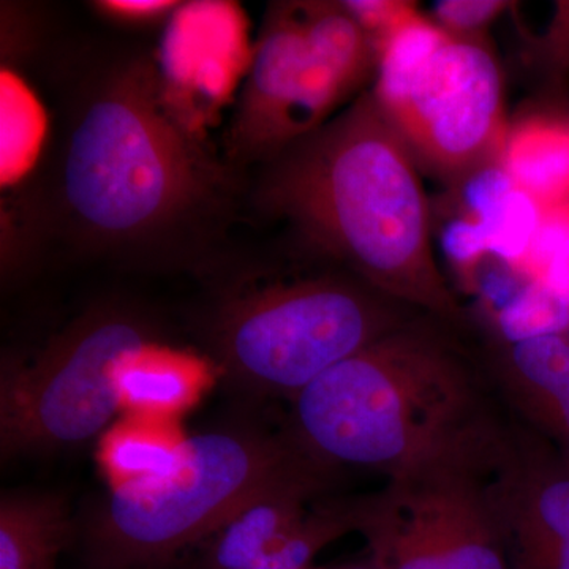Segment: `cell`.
<instances>
[{
  "mask_svg": "<svg viewBox=\"0 0 569 569\" xmlns=\"http://www.w3.org/2000/svg\"><path fill=\"white\" fill-rule=\"evenodd\" d=\"M149 56L102 59L71 93L59 171L63 219L92 252L173 263L233 197L217 160L168 99Z\"/></svg>",
  "mask_w": 569,
  "mask_h": 569,
  "instance_id": "cell-1",
  "label": "cell"
},
{
  "mask_svg": "<svg viewBox=\"0 0 569 569\" xmlns=\"http://www.w3.org/2000/svg\"><path fill=\"white\" fill-rule=\"evenodd\" d=\"M253 200L299 252L462 329L466 310L438 266L421 168L376 93L258 168Z\"/></svg>",
  "mask_w": 569,
  "mask_h": 569,
  "instance_id": "cell-2",
  "label": "cell"
},
{
  "mask_svg": "<svg viewBox=\"0 0 569 569\" xmlns=\"http://www.w3.org/2000/svg\"><path fill=\"white\" fill-rule=\"evenodd\" d=\"M429 316L399 326L321 373L291 400L290 436L336 468L402 473L490 421L477 362Z\"/></svg>",
  "mask_w": 569,
  "mask_h": 569,
  "instance_id": "cell-3",
  "label": "cell"
},
{
  "mask_svg": "<svg viewBox=\"0 0 569 569\" xmlns=\"http://www.w3.org/2000/svg\"><path fill=\"white\" fill-rule=\"evenodd\" d=\"M331 475L290 436L198 433L159 468L111 490L86 526V559L91 569L171 567L253 501L284 490L325 492Z\"/></svg>",
  "mask_w": 569,
  "mask_h": 569,
  "instance_id": "cell-4",
  "label": "cell"
},
{
  "mask_svg": "<svg viewBox=\"0 0 569 569\" xmlns=\"http://www.w3.org/2000/svg\"><path fill=\"white\" fill-rule=\"evenodd\" d=\"M421 316L346 269L317 260L313 268L220 299L208 340L234 383L293 400L332 366Z\"/></svg>",
  "mask_w": 569,
  "mask_h": 569,
  "instance_id": "cell-5",
  "label": "cell"
},
{
  "mask_svg": "<svg viewBox=\"0 0 569 569\" xmlns=\"http://www.w3.org/2000/svg\"><path fill=\"white\" fill-rule=\"evenodd\" d=\"M377 66L372 40L342 7L271 3L228 127L227 163L238 171L274 159L367 91Z\"/></svg>",
  "mask_w": 569,
  "mask_h": 569,
  "instance_id": "cell-6",
  "label": "cell"
},
{
  "mask_svg": "<svg viewBox=\"0 0 569 569\" xmlns=\"http://www.w3.org/2000/svg\"><path fill=\"white\" fill-rule=\"evenodd\" d=\"M511 441L492 421L351 501L378 569H512L498 505Z\"/></svg>",
  "mask_w": 569,
  "mask_h": 569,
  "instance_id": "cell-7",
  "label": "cell"
},
{
  "mask_svg": "<svg viewBox=\"0 0 569 569\" xmlns=\"http://www.w3.org/2000/svg\"><path fill=\"white\" fill-rule=\"evenodd\" d=\"M156 339V326L132 307L96 306L74 318L29 359L0 369L2 460L86 443L122 403V376Z\"/></svg>",
  "mask_w": 569,
  "mask_h": 569,
  "instance_id": "cell-8",
  "label": "cell"
},
{
  "mask_svg": "<svg viewBox=\"0 0 569 569\" xmlns=\"http://www.w3.org/2000/svg\"><path fill=\"white\" fill-rule=\"evenodd\" d=\"M372 91L421 171L452 190L500 162L509 129L503 74L481 40L447 32L426 52L383 59Z\"/></svg>",
  "mask_w": 569,
  "mask_h": 569,
  "instance_id": "cell-9",
  "label": "cell"
},
{
  "mask_svg": "<svg viewBox=\"0 0 569 569\" xmlns=\"http://www.w3.org/2000/svg\"><path fill=\"white\" fill-rule=\"evenodd\" d=\"M493 373L512 406L569 447V336L505 342Z\"/></svg>",
  "mask_w": 569,
  "mask_h": 569,
  "instance_id": "cell-10",
  "label": "cell"
},
{
  "mask_svg": "<svg viewBox=\"0 0 569 569\" xmlns=\"http://www.w3.org/2000/svg\"><path fill=\"white\" fill-rule=\"evenodd\" d=\"M321 490H284L253 501L200 545L192 569H250L268 559L309 522Z\"/></svg>",
  "mask_w": 569,
  "mask_h": 569,
  "instance_id": "cell-11",
  "label": "cell"
},
{
  "mask_svg": "<svg viewBox=\"0 0 569 569\" xmlns=\"http://www.w3.org/2000/svg\"><path fill=\"white\" fill-rule=\"evenodd\" d=\"M501 168L541 208L569 201V122L530 116L509 127Z\"/></svg>",
  "mask_w": 569,
  "mask_h": 569,
  "instance_id": "cell-12",
  "label": "cell"
},
{
  "mask_svg": "<svg viewBox=\"0 0 569 569\" xmlns=\"http://www.w3.org/2000/svg\"><path fill=\"white\" fill-rule=\"evenodd\" d=\"M69 508L54 493L6 492L0 500V569H58L71 537Z\"/></svg>",
  "mask_w": 569,
  "mask_h": 569,
  "instance_id": "cell-13",
  "label": "cell"
},
{
  "mask_svg": "<svg viewBox=\"0 0 569 569\" xmlns=\"http://www.w3.org/2000/svg\"><path fill=\"white\" fill-rule=\"evenodd\" d=\"M522 276L569 302V201L542 208Z\"/></svg>",
  "mask_w": 569,
  "mask_h": 569,
  "instance_id": "cell-14",
  "label": "cell"
},
{
  "mask_svg": "<svg viewBox=\"0 0 569 569\" xmlns=\"http://www.w3.org/2000/svg\"><path fill=\"white\" fill-rule=\"evenodd\" d=\"M496 320L505 342L531 337L563 335L569 329V302L535 282L498 310Z\"/></svg>",
  "mask_w": 569,
  "mask_h": 569,
  "instance_id": "cell-15",
  "label": "cell"
},
{
  "mask_svg": "<svg viewBox=\"0 0 569 569\" xmlns=\"http://www.w3.org/2000/svg\"><path fill=\"white\" fill-rule=\"evenodd\" d=\"M541 216V206L516 187L486 227L489 231L490 254L522 276L523 263L537 234Z\"/></svg>",
  "mask_w": 569,
  "mask_h": 569,
  "instance_id": "cell-16",
  "label": "cell"
},
{
  "mask_svg": "<svg viewBox=\"0 0 569 569\" xmlns=\"http://www.w3.org/2000/svg\"><path fill=\"white\" fill-rule=\"evenodd\" d=\"M516 189L515 182L500 163L482 168L460 183L456 192L462 201V216L478 220L488 227L492 217Z\"/></svg>",
  "mask_w": 569,
  "mask_h": 569,
  "instance_id": "cell-17",
  "label": "cell"
},
{
  "mask_svg": "<svg viewBox=\"0 0 569 569\" xmlns=\"http://www.w3.org/2000/svg\"><path fill=\"white\" fill-rule=\"evenodd\" d=\"M511 7L505 0H441L433 6V21L449 36L479 40V33Z\"/></svg>",
  "mask_w": 569,
  "mask_h": 569,
  "instance_id": "cell-18",
  "label": "cell"
},
{
  "mask_svg": "<svg viewBox=\"0 0 569 569\" xmlns=\"http://www.w3.org/2000/svg\"><path fill=\"white\" fill-rule=\"evenodd\" d=\"M441 249L466 282L489 257V231L478 220L460 216L448 222L441 234Z\"/></svg>",
  "mask_w": 569,
  "mask_h": 569,
  "instance_id": "cell-19",
  "label": "cell"
},
{
  "mask_svg": "<svg viewBox=\"0 0 569 569\" xmlns=\"http://www.w3.org/2000/svg\"><path fill=\"white\" fill-rule=\"evenodd\" d=\"M343 3L376 41L377 50L389 33L418 13L415 3L399 0H350Z\"/></svg>",
  "mask_w": 569,
  "mask_h": 569,
  "instance_id": "cell-20",
  "label": "cell"
},
{
  "mask_svg": "<svg viewBox=\"0 0 569 569\" xmlns=\"http://www.w3.org/2000/svg\"><path fill=\"white\" fill-rule=\"evenodd\" d=\"M107 20L127 26H149L167 20L181 2L174 0H100L93 3Z\"/></svg>",
  "mask_w": 569,
  "mask_h": 569,
  "instance_id": "cell-21",
  "label": "cell"
},
{
  "mask_svg": "<svg viewBox=\"0 0 569 569\" xmlns=\"http://www.w3.org/2000/svg\"><path fill=\"white\" fill-rule=\"evenodd\" d=\"M512 569H569V537L539 556L512 565Z\"/></svg>",
  "mask_w": 569,
  "mask_h": 569,
  "instance_id": "cell-22",
  "label": "cell"
},
{
  "mask_svg": "<svg viewBox=\"0 0 569 569\" xmlns=\"http://www.w3.org/2000/svg\"><path fill=\"white\" fill-rule=\"evenodd\" d=\"M336 569H378L376 565L372 563L369 559L365 561H358V563H348L346 567H340Z\"/></svg>",
  "mask_w": 569,
  "mask_h": 569,
  "instance_id": "cell-23",
  "label": "cell"
},
{
  "mask_svg": "<svg viewBox=\"0 0 569 569\" xmlns=\"http://www.w3.org/2000/svg\"><path fill=\"white\" fill-rule=\"evenodd\" d=\"M151 569H171V567H167V568H151Z\"/></svg>",
  "mask_w": 569,
  "mask_h": 569,
  "instance_id": "cell-24",
  "label": "cell"
},
{
  "mask_svg": "<svg viewBox=\"0 0 569 569\" xmlns=\"http://www.w3.org/2000/svg\"><path fill=\"white\" fill-rule=\"evenodd\" d=\"M310 569H323V568H310Z\"/></svg>",
  "mask_w": 569,
  "mask_h": 569,
  "instance_id": "cell-25",
  "label": "cell"
}]
</instances>
